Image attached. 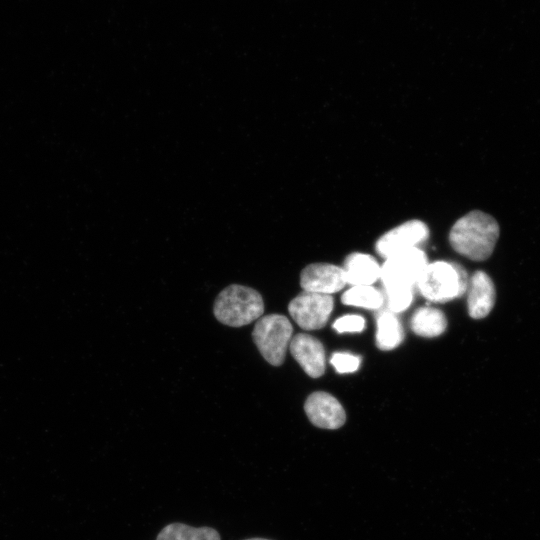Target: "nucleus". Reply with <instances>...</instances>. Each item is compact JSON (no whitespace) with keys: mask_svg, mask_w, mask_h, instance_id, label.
<instances>
[{"mask_svg":"<svg viewBox=\"0 0 540 540\" xmlns=\"http://www.w3.org/2000/svg\"><path fill=\"white\" fill-rule=\"evenodd\" d=\"M499 233V225L492 216L474 210L456 220L449 232V242L458 254L483 261L491 256Z\"/></svg>","mask_w":540,"mask_h":540,"instance_id":"nucleus-1","label":"nucleus"},{"mask_svg":"<svg viewBox=\"0 0 540 540\" xmlns=\"http://www.w3.org/2000/svg\"><path fill=\"white\" fill-rule=\"evenodd\" d=\"M213 312L219 322L231 327H241L262 316L264 302L258 291L232 284L219 293Z\"/></svg>","mask_w":540,"mask_h":540,"instance_id":"nucleus-2","label":"nucleus"},{"mask_svg":"<svg viewBox=\"0 0 540 540\" xmlns=\"http://www.w3.org/2000/svg\"><path fill=\"white\" fill-rule=\"evenodd\" d=\"M468 281L466 271L459 264L435 261L427 264L416 285L428 300L443 302L465 293Z\"/></svg>","mask_w":540,"mask_h":540,"instance_id":"nucleus-3","label":"nucleus"},{"mask_svg":"<svg viewBox=\"0 0 540 540\" xmlns=\"http://www.w3.org/2000/svg\"><path fill=\"white\" fill-rule=\"evenodd\" d=\"M292 332L293 327L286 316L269 314L257 320L252 337L264 359L273 366H280L284 362Z\"/></svg>","mask_w":540,"mask_h":540,"instance_id":"nucleus-4","label":"nucleus"},{"mask_svg":"<svg viewBox=\"0 0 540 540\" xmlns=\"http://www.w3.org/2000/svg\"><path fill=\"white\" fill-rule=\"evenodd\" d=\"M427 264V255L419 247L386 258L380 273L384 288L406 287L413 289Z\"/></svg>","mask_w":540,"mask_h":540,"instance_id":"nucleus-5","label":"nucleus"},{"mask_svg":"<svg viewBox=\"0 0 540 540\" xmlns=\"http://www.w3.org/2000/svg\"><path fill=\"white\" fill-rule=\"evenodd\" d=\"M333 304L330 295L303 291L290 301L288 311L299 327L316 330L326 325Z\"/></svg>","mask_w":540,"mask_h":540,"instance_id":"nucleus-6","label":"nucleus"},{"mask_svg":"<svg viewBox=\"0 0 540 540\" xmlns=\"http://www.w3.org/2000/svg\"><path fill=\"white\" fill-rule=\"evenodd\" d=\"M429 237V228L421 220H408L384 233L375 244L377 253L388 258L399 252L418 247Z\"/></svg>","mask_w":540,"mask_h":540,"instance_id":"nucleus-7","label":"nucleus"},{"mask_svg":"<svg viewBox=\"0 0 540 540\" xmlns=\"http://www.w3.org/2000/svg\"><path fill=\"white\" fill-rule=\"evenodd\" d=\"M304 410L310 422L324 429H337L346 420L344 408L340 402L327 392H314L308 396Z\"/></svg>","mask_w":540,"mask_h":540,"instance_id":"nucleus-8","label":"nucleus"},{"mask_svg":"<svg viewBox=\"0 0 540 540\" xmlns=\"http://www.w3.org/2000/svg\"><path fill=\"white\" fill-rule=\"evenodd\" d=\"M342 267L328 263H313L306 266L300 275L303 291L320 294H331L346 285Z\"/></svg>","mask_w":540,"mask_h":540,"instance_id":"nucleus-9","label":"nucleus"},{"mask_svg":"<svg viewBox=\"0 0 540 540\" xmlns=\"http://www.w3.org/2000/svg\"><path fill=\"white\" fill-rule=\"evenodd\" d=\"M289 350L310 377L318 378L324 374L325 350L317 338L305 333L296 334L290 341Z\"/></svg>","mask_w":540,"mask_h":540,"instance_id":"nucleus-10","label":"nucleus"},{"mask_svg":"<svg viewBox=\"0 0 540 540\" xmlns=\"http://www.w3.org/2000/svg\"><path fill=\"white\" fill-rule=\"evenodd\" d=\"M468 313L473 319L486 317L495 304L496 292L492 279L484 271H476L467 286Z\"/></svg>","mask_w":540,"mask_h":540,"instance_id":"nucleus-11","label":"nucleus"},{"mask_svg":"<svg viewBox=\"0 0 540 540\" xmlns=\"http://www.w3.org/2000/svg\"><path fill=\"white\" fill-rule=\"evenodd\" d=\"M347 284L351 286L371 285L380 278L381 266L376 259L360 252L349 254L342 267Z\"/></svg>","mask_w":540,"mask_h":540,"instance_id":"nucleus-12","label":"nucleus"},{"mask_svg":"<svg viewBox=\"0 0 540 540\" xmlns=\"http://www.w3.org/2000/svg\"><path fill=\"white\" fill-rule=\"evenodd\" d=\"M412 331L422 337H436L441 335L447 327L444 313L433 307H420L411 318Z\"/></svg>","mask_w":540,"mask_h":540,"instance_id":"nucleus-13","label":"nucleus"},{"mask_svg":"<svg viewBox=\"0 0 540 540\" xmlns=\"http://www.w3.org/2000/svg\"><path fill=\"white\" fill-rule=\"evenodd\" d=\"M399 319L392 312H384L377 319L376 344L381 350H392L403 340Z\"/></svg>","mask_w":540,"mask_h":540,"instance_id":"nucleus-14","label":"nucleus"},{"mask_svg":"<svg viewBox=\"0 0 540 540\" xmlns=\"http://www.w3.org/2000/svg\"><path fill=\"white\" fill-rule=\"evenodd\" d=\"M157 540H220V535L210 527L194 528L182 523H172L160 531Z\"/></svg>","mask_w":540,"mask_h":540,"instance_id":"nucleus-15","label":"nucleus"},{"mask_svg":"<svg viewBox=\"0 0 540 540\" xmlns=\"http://www.w3.org/2000/svg\"><path fill=\"white\" fill-rule=\"evenodd\" d=\"M341 301L345 305L378 309L383 304V295L371 285L352 286L343 293Z\"/></svg>","mask_w":540,"mask_h":540,"instance_id":"nucleus-16","label":"nucleus"},{"mask_svg":"<svg viewBox=\"0 0 540 540\" xmlns=\"http://www.w3.org/2000/svg\"><path fill=\"white\" fill-rule=\"evenodd\" d=\"M387 305L391 312H401L407 309L413 299V289L406 287L385 288Z\"/></svg>","mask_w":540,"mask_h":540,"instance_id":"nucleus-17","label":"nucleus"},{"mask_svg":"<svg viewBox=\"0 0 540 540\" xmlns=\"http://www.w3.org/2000/svg\"><path fill=\"white\" fill-rule=\"evenodd\" d=\"M330 363L339 373H351L356 371L360 365V358L346 352L334 353Z\"/></svg>","mask_w":540,"mask_h":540,"instance_id":"nucleus-18","label":"nucleus"},{"mask_svg":"<svg viewBox=\"0 0 540 540\" xmlns=\"http://www.w3.org/2000/svg\"><path fill=\"white\" fill-rule=\"evenodd\" d=\"M365 320L360 315H345L333 323V328L339 333L361 332L364 329Z\"/></svg>","mask_w":540,"mask_h":540,"instance_id":"nucleus-19","label":"nucleus"},{"mask_svg":"<svg viewBox=\"0 0 540 540\" xmlns=\"http://www.w3.org/2000/svg\"><path fill=\"white\" fill-rule=\"evenodd\" d=\"M246 540H268V539H263V538H252V539H246Z\"/></svg>","mask_w":540,"mask_h":540,"instance_id":"nucleus-20","label":"nucleus"}]
</instances>
